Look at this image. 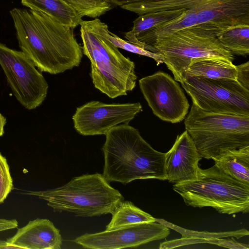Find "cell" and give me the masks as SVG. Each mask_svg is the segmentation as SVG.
Returning <instances> with one entry per match:
<instances>
[{
    "label": "cell",
    "instance_id": "1",
    "mask_svg": "<svg viewBox=\"0 0 249 249\" xmlns=\"http://www.w3.org/2000/svg\"><path fill=\"white\" fill-rule=\"evenodd\" d=\"M10 13L21 51L40 71L56 74L79 66L82 48L73 29L41 12L14 8Z\"/></svg>",
    "mask_w": 249,
    "mask_h": 249
},
{
    "label": "cell",
    "instance_id": "2",
    "mask_svg": "<svg viewBox=\"0 0 249 249\" xmlns=\"http://www.w3.org/2000/svg\"><path fill=\"white\" fill-rule=\"evenodd\" d=\"M105 135L103 175L108 182L126 184L136 179L166 180L165 153L154 149L137 129L123 124Z\"/></svg>",
    "mask_w": 249,
    "mask_h": 249
},
{
    "label": "cell",
    "instance_id": "3",
    "mask_svg": "<svg viewBox=\"0 0 249 249\" xmlns=\"http://www.w3.org/2000/svg\"><path fill=\"white\" fill-rule=\"evenodd\" d=\"M99 18L80 23L82 51L90 60L94 87L109 98L126 95L135 87V64L104 36Z\"/></svg>",
    "mask_w": 249,
    "mask_h": 249
},
{
    "label": "cell",
    "instance_id": "4",
    "mask_svg": "<svg viewBox=\"0 0 249 249\" xmlns=\"http://www.w3.org/2000/svg\"><path fill=\"white\" fill-rule=\"evenodd\" d=\"M109 183L103 174H85L57 188L25 191L24 194L45 200L54 212H70L80 217L112 214L124 198Z\"/></svg>",
    "mask_w": 249,
    "mask_h": 249
},
{
    "label": "cell",
    "instance_id": "5",
    "mask_svg": "<svg viewBox=\"0 0 249 249\" xmlns=\"http://www.w3.org/2000/svg\"><path fill=\"white\" fill-rule=\"evenodd\" d=\"M184 124L202 158L216 161L249 146V116L209 112L193 104Z\"/></svg>",
    "mask_w": 249,
    "mask_h": 249
},
{
    "label": "cell",
    "instance_id": "6",
    "mask_svg": "<svg viewBox=\"0 0 249 249\" xmlns=\"http://www.w3.org/2000/svg\"><path fill=\"white\" fill-rule=\"evenodd\" d=\"M173 189L187 206L212 207L229 215L249 212V186L232 178L216 164L206 169L199 168L196 179L174 184Z\"/></svg>",
    "mask_w": 249,
    "mask_h": 249
},
{
    "label": "cell",
    "instance_id": "7",
    "mask_svg": "<svg viewBox=\"0 0 249 249\" xmlns=\"http://www.w3.org/2000/svg\"><path fill=\"white\" fill-rule=\"evenodd\" d=\"M163 58V63L181 83L192 60L218 57L232 62L233 54L225 48L216 34L196 25L157 40L153 45Z\"/></svg>",
    "mask_w": 249,
    "mask_h": 249
},
{
    "label": "cell",
    "instance_id": "8",
    "mask_svg": "<svg viewBox=\"0 0 249 249\" xmlns=\"http://www.w3.org/2000/svg\"><path fill=\"white\" fill-rule=\"evenodd\" d=\"M180 83L193 104L204 111L249 116V90L236 80L192 76Z\"/></svg>",
    "mask_w": 249,
    "mask_h": 249
},
{
    "label": "cell",
    "instance_id": "9",
    "mask_svg": "<svg viewBox=\"0 0 249 249\" xmlns=\"http://www.w3.org/2000/svg\"><path fill=\"white\" fill-rule=\"evenodd\" d=\"M0 66L18 102L32 110L45 100L49 86L42 73L21 51L0 42Z\"/></svg>",
    "mask_w": 249,
    "mask_h": 249
},
{
    "label": "cell",
    "instance_id": "10",
    "mask_svg": "<svg viewBox=\"0 0 249 249\" xmlns=\"http://www.w3.org/2000/svg\"><path fill=\"white\" fill-rule=\"evenodd\" d=\"M140 89L154 115L162 121L177 123L185 119L188 100L178 83L162 71L141 78Z\"/></svg>",
    "mask_w": 249,
    "mask_h": 249
},
{
    "label": "cell",
    "instance_id": "11",
    "mask_svg": "<svg viewBox=\"0 0 249 249\" xmlns=\"http://www.w3.org/2000/svg\"><path fill=\"white\" fill-rule=\"evenodd\" d=\"M142 110L140 103L107 104L92 101L78 107L72 119L74 128L81 135H105L117 125L128 124Z\"/></svg>",
    "mask_w": 249,
    "mask_h": 249
},
{
    "label": "cell",
    "instance_id": "12",
    "mask_svg": "<svg viewBox=\"0 0 249 249\" xmlns=\"http://www.w3.org/2000/svg\"><path fill=\"white\" fill-rule=\"evenodd\" d=\"M169 234V228L154 221L132 224L100 232L85 233L73 241L86 249H119L136 247L162 239Z\"/></svg>",
    "mask_w": 249,
    "mask_h": 249
},
{
    "label": "cell",
    "instance_id": "13",
    "mask_svg": "<svg viewBox=\"0 0 249 249\" xmlns=\"http://www.w3.org/2000/svg\"><path fill=\"white\" fill-rule=\"evenodd\" d=\"M197 24L216 34L230 27L249 24V0H202L192 9Z\"/></svg>",
    "mask_w": 249,
    "mask_h": 249
},
{
    "label": "cell",
    "instance_id": "14",
    "mask_svg": "<svg viewBox=\"0 0 249 249\" xmlns=\"http://www.w3.org/2000/svg\"><path fill=\"white\" fill-rule=\"evenodd\" d=\"M202 157L186 130L178 135L165 156L166 180L178 184L196 179Z\"/></svg>",
    "mask_w": 249,
    "mask_h": 249
},
{
    "label": "cell",
    "instance_id": "15",
    "mask_svg": "<svg viewBox=\"0 0 249 249\" xmlns=\"http://www.w3.org/2000/svg\"><path fill=\"white\" fill-rule=\"evenodd\" d=\"M6 241L21 249H60L62 238L60 230L47 219L29 221Z\"/></svg>",
    "mask_w": 249,
    "mask_h": 249
},
{
    "label": "cell",
    "instance_id": "16",
    "mask_svg": "<svg viewBox=\"0 0 249 249\" xmlns=\"http://www.w3.org/2000/svg\"><path fill=\"white\" fill-rule=\"evenodd\" d=\"M192 76L236 80L237 71L235 65L228 59L218 57L202 58L191 62L184 79Z\"/></svg>",
    "mask_w": 249,
    "mask_h": 249
},
{
    "label": "cell",
    "instance_id": "17",
    "mask_svg": "<svg viewBox=\"0 0 249 249\" xmlns=\"http://www.w3.org/2000/svg\"><path fill=\"white\" fill-rule=\"evenodd\" d=\"M31 10L41 12L53 18L63 26L73 29L82 18L65 0H21Z\"/></svg>",
    "mask_w": 249,
    "mask_h": 249
},
{
    "label": "cell",
    "instance_id": "18",
    "mask_svg": "<svg viewBox=\"0 0 249 249\" xmlns=\"http://www.w3.org/2000/svg\"><path fill=\"white\" fill-rule=\"evenodd\" d=\"M197 24L196 13L193 10L187 9L178 18L137 38L133 44L146 50L158 53L157 50L153 47L157 40L182 29L195 26Z\"/></svg>",
    "mask_w": 249,
    "mask_h": 249
},
{
    "label": "cell",
    "instance_id": "19",
    "mask_svg": "<svg viewBox=\"0 0 249 249\" xmlns=\"http://www.w3.org/2000/svg\"><path fill=\"white\" fill-rule=\"evenodd\" d=\"M186 10L185 8L171 9L139 15L134 20L131 30L125 34L124 37L129 42L134 44L137 38L178 18Z\"/></svg>",
    "mask_w": 249,
    "mask_h": 249
},
{
    "label": "cell",
    "instance_id": "20",
    "mask_svg": "<svg viewBox=\"0 0 249 249\" xmlns=\"http://www.w3.org/2000/svg\"><path fill=\"white\" fill-rule=\"evenodd\" d=\"M202 0H109L111 5L120 6L123 9L139 15L148 13L185 8L192 9Z\"/></svg>",
    "mask_w": 249,
    "mask_h": 249
},
{
    "label": "cell",
    "instance_id": "21",
    "mask_svg": "<svg viewBox=\"0 0 249 249\" xmlns=\"http://www.w3.org/2000/svg\"><path fill=\"white\" fill-rule=\"evenodd\" d=\"M214 162L225 173L249 186V146L230 152Z\"/></svg>",
    "mask_w": 249,
    "mask_h": 249
},
{
    "label": "cell",
    "instance_id": "22",
    "mask_svg": "<svg viewBox=\"0 0 249 249\" xmlns=\"http://www.w3.org/2000/svg\"><path fill=\"white\" fill-rule=\"evenodd\" d=\"M216 36L233 54L246 56L249 53V24H241L221 31Z\"/></svg>",
    "mask_w": 249,
    "mask_h": 249
},
{
    "label": "cell",
    "instance_id": "23",
    "mask_svg": "<svg viewBox=\"0 0 249 249\" xmlns=\"http://www.w3.org/2000/svg\"><path fill=\"white\" fill-rule=\"evenodd\" d=\"M112 215L111 221L106 226V231L132 224L156 221V218L128 201L121 202Z\"/></svg>",
    "mask_w": 249,
    "mask_h": 249
},
{
    "label": "cell",
    "instance_id": "24",
    "mask_svg": "<svg viewBox=\"0 0 249 249\" xmlns=\"http://www.w3.org/2000/svg\"><path fill=\"white\" fill-rule=\"evenodd\" d=\"M200 243H208L231 249H249V245L240 243L233 239H225L221 238H205L194 237H182L180 239H175L162 242L160 244L159 248L173 249L183 246Z\"/></svg>",
    "mask_w": 249,
    "mask_h": 249
},
{
    "label": "cell",
    "instance_id": "25",
    "mask_svg": "<svg viewBox=\"0 0 249 249\" xmlns=\"http://www.w3.org/2000/svg\"><path fill=\"white\" fill-rule=\"evenodd\" d=\"M82 18H95L111 8L109 0H65Z\"/></svg>",
    "mask_w": 249,
    "mask_h": 249
},
{
    "label": "cell",
    "instance_id": "26",
    "mask_svg": "<svg viewBox=\"0 0 249 249\" xmlns=\"http://www.w3.org/2000/svg\"><path fill=\"white\" fill-rule=\"evenodd\" d=\"M103 31L105 37L118 48L123 49L131 53L143 55L153 59L157 65L163 63V58L159 53H153L142 49L130 42H127L110 32L105 23L103 24Z\"/></svg>",
    "mask_w": 249,
    "mask_h": 249
},
{
    "label": "cell",
    "instance_id": "27",
    "mask_svg": "<svg viewBox=\"0 0 249 249\" xmlns=\"http://www.w3.org/2000/svg\"><path fill=\"white\" fill-rule=\"evenodd\" d=\"M158 221L160 223H161L167 226L168 228H172L175 230H176L178 232L181 233L182 235V237H190L195 235L199 234V235L197 236L196 237H198L201 238L202 236V234L204 235L203 238H205V235H206V237L207 238H221V237H235L237 238H240L244 236H248L249 234V232L246 229H243L241 230H239L235 231H227V232H199L196 231H192L187 230L186 229H182L180 227H177L176 225V227L177 228H176L172 225V226L168 224L167 221H165L164 220L158 219Z\"/></svg>",
    "mask_w": 249,
    "mask_h": 249
},
{
    "label": "cell",
    "instance_id": "28",
    "mask_svg": "<svg viewBox=\"0 0 249 249\" xmlns=\"http://www.w3.org/2000/svg\"><path fill=\"white\" fill-rule=\"evenodd\" d=\"M13 179L7 160L0 153V204L13 189Z\"/></svg>",
    "mask_w": 249,
    "mask_h": 249
},
{
    "label": "cell",
    "instance_id": "29",
    "mask_svg": "<svg viewBox=\"0 0 249 249\" xmlns=\"http://www.w3.org/2000/svg\"><path fill=\"white\" fill-rule=\"evenodd\" d=\"M237 71L236 80L245 88L249 90V62L247 61L235 66Z\"/></svg>",
    "mask_w": 249,
    "mask_h": 249
},
{
    "label": "cell",
    "instance_id": "30",
    "mask_svg": "<svg viewBox=\"0 0 249 249\" xmlns=\"http://www.w3.org/2000/svg\"><path fill=\"white\" fill-rule=\"evenodd\" d=\"M18 222L15 219H7L0 218V231L17 228Z\"/></svg>",
    "mask_w": 249,
    "mask_h": 249
},
{
    "label": "cell",
    "instance_id": "31",
    "mask_svg": "<svg viewBox=\"0 0 249 249\" xmlns=\"http://www.w3.org/2000/svg\"><path fill=\"white\" fill-rule=\"evenodd\" d=\"M21 249L19 247L8 243L7 241L0 240V249Z\"/></svg>",
    "mask_w": 249,
    "mask_h": 249
},
{
    "label": "cell",
    "instance_id": "32",
    "mask_svg": "<svg viewBox=\"0 0 249 249\" xmlns=\"http://www.w3.org/2000/svg\"><path fill=\"white\" fill-rule=\"evenodd\" d=\"M6 123L5 117L0 113V137L2 136L4 133V126Z\"/></svg>",
    "mask_w": 249,
    "mask_h": 249
}]
</instances>
